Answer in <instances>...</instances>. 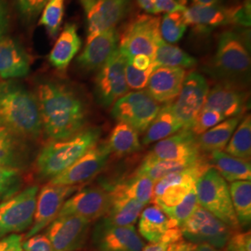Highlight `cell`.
Returning a JSON list of instances; mask_svg holds the SVG:
<instances>
[{"instance_id":"1","label":"cell","mask_w":251,"mask_h":251,"mask_svg":"<svg viewBox=\"0 0 251 251\" xmlns=\"http://www.w3.org/2000/svg\"><path fill=\"white\" fill-rule=\"evenodd\" d=\"M43 134L50 141L65 140L86 128L90 109L83 94L67 82L44 78L36 83Z\"/></svg>"},{"instance_id":"2","label":"cell","mask_w":251,"mask_h":251,"mask_svg":"<svg viewBox=\"0 0 251 251\" xmlns=\"http://www.w3.org/2000/svg\"><path fill=\"white\" fill-rule=\"evenodd\" d=\"M0 125L29 142L43 135V127L35 92L15 80L0 83Z\"/></svg>"},{"instance_id":"3","label":"cell","mask_w":251,"mask_h":251,"mask_svg":"<svg viewBox=\"0 0 251 251\" xmlns=\"http://www.w3.org/2000/svg\"><path fill=\"white\" fill-rule=\"evenodd\" d=\"M250 39L248 28L221 34L216 53L204 66V71L218 83L248 89L251 82Z\"/></svg>"},{"instance_id":"4","label":"cell","mask_w":251,"mask_h":251,"mask_svg":"<svg viewBox=\"0 0 251 251\" xmlns=\"http://www.w3.org/2000/svg\"><path fill=\"white\" fill-rule=\"evenodd\" d=\"M99 127H86L77 134L60 140L50 141L36 157V173L41 180H50L71 167L81 156L99 143Z\"/></svg>"},{"instance_id":"5","label":"cell","mask_w":251,"mask_h":251,"mask_svg":"<svg viewBox=\"0 0 251 251\" xmlns=\"http://www.w3.org/2000/svg\"><path fill=\"white\" fill-rule=\"evenodd\" d=\"M196 193L199 206L209 211L233 231L240 229L233 209L229 186L214 168L209 167L198 178Z\"/></svg>"},{"instance_id":"6","label":"cell","mask_w":251,"mask_h":251,"mask_svg":"<svg viewBox=\"0 0 251 251\" xmlns=\"http://www.w3.org/2000/svg\"><path fill=\"white\" fill-rule=\"evenodd\" d=\"M162 40L160 19L152 14L139 15L129 23L121 37L118 50L127 60L144 54L153 59Z\"/></svg>"},{"instance_id":"7","label":"cell","mask_w":251,"mask_h":251,"mask_svg":"<svg viewBox=\"0 0 251 251\" xmlns=\"http://www.w3.org/2000/svg\"><path fill=\"white\" fill-rule=\"evenodd\" d=\"M209 167L205 158H202L191 168L166 175L156 180L153 186L152 203L163 210L178 205L193 189L196 188L198 178Z\"/></svg>"},{"instance_id":"8","label":"cell","mask_w":251,"mask_h":251,"mask_svg":"<svg viewBox=\"0 0 251 251\" xmlns=\"http://www.w3.org/2000/svg\"><path fill=\"white\" fill-rule=\"evenodd\" d=\"M38 186L31 185L0 204V239L25 232L33 225Z\"/></svg>"},{"instance_id":"9","label":"cell","mask_w":251,"mask_h":251,"mask_svg":"<svg viewBox=\"0 0 251 251\" xmlns=\"http://www.w3.org/2000/svg\"><path fill=\"white\" fill-rule=\"evenodd\" d=\"M183 238L194 245L207 244L216 249L226 246L233 230L198 205L193 214L180 226Z\"/></svg>"},{"instance_id":"10","label":"cell","mask_w":251,"mask_h":251,"mask_svg":"<svg viewBox=\"0 0 251 251\" xmlns=\"http://www.w3.org/2000/svg\"><path fill=\"white\" fill-rule=\"evenodd\" d=\"M160 108L159 103L146 90H137L126 93L117 100L111 113L118 122H124L139 133H144Z\"/></svg>"},{"instance_id":"11","label":"cell","mask_w":251,"mask_h":251,"mask_svg":"<svg viewBox=\"0 0 251 251\" xmlns=\"http://www.w3.org/2000/svg\"><path fill=\"white\" fill-rule=\"evenodd\" d=\"M127 59L118 50H115L97 73L94 92L100 105L109 107L127 93L125 67Z\"/></svg>"},{"instance_id":"12","label":"cell","mask_w":251,"mask_h":251,"mask_svg":"<svg viewBox=\"0 0 251 251\" xmlns=\"http://www.w3.org/2000/svg\"><path fill=\"white\" fill-rule=\"evenodd\" d=\"M208 91V83L201 74L193 71L185 76L178 99L172 103L174 114L183 129H191L204 107Z\"/></svg>"},{"instance_id":"13","label":"cell","mask_w":251,"mask_h":251,"mask_svg":"<svg viewBox=\"0 0 251 251\" xmlns=\"http://www.w3.org/2000/svg\"><path fill=\"white\" fill-rule=\"evenodd\" d=\"M91 222L78 216H59L47 227L45 235L54 251L82 250L90 235Z\"/></svg>"},{"instance_id":"14","label":"cell","mask_w":251,"mask_h":251,"mask_svg":"<svg viewBox=\"0 0 251 251\" xmlns=\"http://www.w3.org/2000/svg\"><path fill=\"white\" fill-rule=\"evenodd\" d=\"M87 18V42L116 28L124 18L130 0H80Z\"/></svg>"},{"instance_id":"15","label":"cell","mask_w":251,"mask_h":251,"mask_svg":"<svg viewBox=\"0 0 251 251\" xmlns=\"http://www.w3.org/2000/svg\"><path fill=\"white\" fill-rule=\"evenodd\" d=\"M78 190V186L45 184L37 195L36 211L33 225L25 235V239L40 233L59 215L64 202Z\"/></svg>"},{"instance_id":"16","label":"cell","mask_w":251,"mask_h":251,"mask_svg":"<svg viewBox=\"0 0 251 251\" xmlns=\"http://www.w3.org/2000/svg\"><path fill=\"white\" fill-rule=\"evenodd\" d=\"M111 154L107 144H97L71 167L49 182L56 185L78 186L98 175L107 165Z\"/></svg>"},{"instance_id":"17","label":"cell","mask_w":251,"mask_h":251,"mask_svg":"<svg viewBox=\"0 0 251 251\" xmlns=\"http://www.w3.org/2000/svg\"><path fill=\"white\" fill-rule=\"evenodd\" d=\"M111 193L105 186H89L75 192L62 206L59 216L75 215L90 222L99 220L107 213Z\"/></svg>"},{"instance_id":"18","label":"cell","mask_w":251,"mask_h":251,"mask_svg":"<svg viewBox=\"0 0 251 251\" xmlns=\"http://www.w3.org/2000/svg\"><path fill=\"white\" fill-rule=\"evenodd\" d=\"M92 241L99 251H142L145 247L133 225H111L102 218L92 230Z\"/></svg>"},{"instance_id":"19","label":"cell","mask_w":251,"mask_h":251,"mask_svg":"<svg viewBox=\"0 0 251 251\" xmlns=\"http://www.w3.org/2000/svg\"><path fill=\"white\" fill-rule=\"evenodd\" d=\"M139 218V233L148 242L172 241L183 238L179 225L156 205L148 206L142 211Z\"/></svg>"},{"instance_id":"20","label":"cell","mask_w":251,"mask_h":251,"mask_svg":"<svg viewBox=\"0 0 251 251\" xmlns=\"http://www.w3.org/2000/svg\"><path fill=\"white\" fill-rule=\"evenodd\" d=\"M249 93L247 89L230 84L218 83L208 91L204 107L222 114L225 119L241 117L248 108Z\"/></svg>"},{"instance_id":"21","label":"cell","mask_w":251,"mask_h":251,"mask_svg":"<svg viewBox=\"0 0 251 251\" xmlns=\"http://www.w3.org/2000/svg\"><path fill=\"white\" fill-rule=\"evenodd\" d=\"M149 157L158 160H179L201 156L198 136L191 129H180L176 134L163 139L155 144Z\"/></svg>"},{"instance_id":"22","label":"cell","mask_w":251,"mask_h":251,"mask_svg":"<svg viewBox=\"0 0 251 251\" xmlns=\"http://www.w3.org/2000/svg\"><path fill=\"white\" fill-rule=\"evenodd\" d=\"M34 160L32 142L0 125V167L26 171Z\"/></svg>"},{"instance_id":"23","label":"cell","mask_w":251,"mask_h":251,"mask_svg":"<svg viewBox=\"0 0 251 251\" xmlns=\"http://www.w3.org/2000/svg\"><path fill=\"white\" fill-rule=\"evenodd\" d=\"M119 37L117 29L113 28L87 42L76 59L78 68L87 73L98 71L118 48Z\"/></svg>"},{"instance_id":"24","label":"cell","mask_w":251,"mask_h":251,"mask_svg":"<svg viewBox=\"0 0 251 251\" xmlns=\"http://www.w3.org/2000/svg\"><path fill=\"white\" fill-rule=\"evenodd\" d=\"M32 59L25 48L14 38H0V78L14 80L26 76L31 69Z\"/></svg>"},{"instance_id":"25","label":"cell","mask_w":251,"mask_h":251,"mask_svg":"<svg viewBox=\"0 0 251 251\" xmlns=\"http://www.w3.org/2000/svg\"><path fill=\"white\" fill-rule=\"evenodd\" d=\"M185 76L182 68L158 66L152 71L146 91L158 103H171L178 97Z\"/></svg>"},{"instance_id":"26","label":"cell","mask_w":251,"mask_h":251,"mask_svg":"<svg viewBox=\"0 0 251 251\" xmlns=\"http://www.w3.org/2000/svg\"><path fill=\"white\" fill-rule=\"evenodd\" d=\"M183 15L187 25L198 34H209L216 28L231 25L230 9L224 6L194 4L185 9Z\"/></svg>"},{"instance_id":"27","label":"cell","mask_w":251,"mask_h":251,"mask_svg":"<svg viewBox=\"0 0 251 251\" xmlns=\"http://www.w3.org/2000/svg\"><path fill=\"white\" fill-rule=\"evenodd\" d=\"M82 41L74 24H66L49 55V62L59 72H65L80 50Z\"/></svg>"},{"instance_id":"28","label":"cell","mask_w":251,"mask_h":251,"mask_svg":"<svg viewBox=\"0 0 251 251\" xmlns=\"http://www.w3.org/2000/svg\"><path fill=\"white\" fill-rule=\"evenodd\" d=\"M111 193V204L107 213L102 217L111 225L131 226L138 221L144 205L134 199L117 193Z\"/></svg>"},{"instance_id":"29","label":"cell","mask_w":251,"mask_h":251,"mask_svg":"<svg viewBox=\"0 0 251 251\" xmlns=\"http://www.w3.org/2000/svg\"><path fill=\"white\" fill-rule=\"evenodd\" d=\"M182 129L181 125L174 114L172 103H168L160 108L156 117L145 130L142 143L144 145L159 142Z\"/></svg>"},{"instance_id":"30","label":"cell","mask_w":251,"mask_h":251,"mask_svg":"<svg viewBox=\"0 0 251 251\" xmlns=\"http://www.w3.org/2000/svg\"><path fill=\"white\" fill-rule=\"evenodd\" d=\"M241 117H232L224 120L198 137L200 152H220L224 150L239 124Z\"/></svg>"},{"instance_id":"31","label":"cell","mask_w":251,"mask_h":251,"mask_svg":"<svg viewBox=\"0 0 251 251\" xmlns=\"http://www.w3.org/2000/svg\"><path fill=\"white\" fill-rule=\"evenodd\" d=\"M154 182V180L146 176L135 174L127 179H121L116 184L109 185L106 188L110 192L134 199L145 206L152 201Z\"/></svg>"},{"instance_id":"32","label":"cell","mask_w":251,"mask_h":251,"mask_svg":"<svg viewBox=\"0 0 251 251\" xmlns=\"http://www.w3.org/2000/svg\"><path fill=\"white\" fill-rule=\"evenodd\" d=\"M211 161L214 169L227 181L251 180V162L243 160L227 152H211Z\"/></svg>"},{"instance_id":"33","label":"cell","mask_w":251,"mask_h":251,"mask_svg":"<svg viewBox=\"0 0 251 251\" xmlns=\"http://www.w3.org/2000/svg\"><path fill=\"white\" fill-rule=\"evenodd\" d=\"M203 156L198 158H190V159H179V160H158L153 159L149 156H145L143 163L137 170L136 174L146 176L152 180L156 181L158 179L169 175L171 173L181 171L191 168L198 164Z\"/></svg>"},{"instance_id":"34","label":"cell","mask_w":251,"mask_h":251,"mask_svg":"<svg viewBox=\"0 0 251 251\" xmlns=\"http://www.w3.org/2000/svg\"><path fill=\"white\" fill-rule=\"evenodd\" d=\"M112 153L118 156L131 154L142 150L139 132L124 122H118L111 131L107 142Z\"/></svg>"},{"instance_id":"35","label":"cell","mask_w":251,"mask_h":251,"mask_svg":"<svg viewBox=\"0 0 251 251\" xmlns=\"http://www.w3.org/2000/svg\"><path fill=\"white\" fill-rule=\"evenodd\" d=\"M152 63L156 67L165 66L185 69L195 67L198 64V60L179 47L171 45L162 39L153 56Z\"/></svg>"},{"instance_id":"36","label":"cell","mask_w":251,"mask_h":251,"mask_svg":"<svg viewBox=\"0 0 251 251\" xmlns=\"http://www.w3.org/2000/svg\"><path fill=\"white\" fill-rule=\"evenodd\" d=\"M229 190L238 225L240 228H247L251 221V181H233Z\"/></svg>"},{"instance_id":"37","label":"cell","mask_w":251,"mask_h":251,"mask_svg":"<svg viewBox=\"0 0 251 251\" xmlns=\"http://www.w3.org/2000/svg\"><path fill=\"white\" fill-rule=\"evenodd\" d=\"M226 152L234 157L250 161L251 156V115L244 117L236 126L233 136L226 145Z\"/></svg>"},{"instance_id":"38","label":"cell","mask_w":251,"mask_h":251,"mask_svg":"<svg viewBox=\"0 0 251 251\" xmlns=\"http://www.w3.org/2000/svg\"><path fill=\"white\" fill-rule=\"evenodd\" d=\"M65 0H49L41 12L39 25L44 27L49 36L55 38L60 32L64 16Z\"/></svg>"},{"instance_id":"39","label":"cell","mask_w":251,"mask_h":251,"mask_svg":"<svg viewBox=\"0 0 251 251\" xmlns=\"http://www.w3.org/2000/svg\"><path fill=\"white\" fill-rule=\"evenodd\" d=\"M183 11L167 13L160 21V35L167 43H177L187 29Z\"/></svg>"},{"instance_id":"40","label":"cell","mask_w":251,"mask_h":251,"mask_svg":"<svg viewBox=\"0 0 251 251\" xmlns=\"http://www.w3.org/2000/svg\"><path fill=\"white\" fill-rule=\"evenodd\" d=\"M24 178L22 171L0 167V201L7 200L22 191Z\"/></svg>"},{"instance_id":"41","label":"cell","mask_w":251,"mask_h":251,"mask_svg":"<svg viewBox=\"0 0 251 251\" xmlns=\"http://www.w3.org/2000/svg\"><path fill=\"white\" fill-rule=\"evenodd\" d=\"M198 206V198L195 188L193 189L178 205L164 211L170 216L172 220H174L180 227L189 217L193 214V212Z\"/></svg>"},{"instance_id":"42","label":"cell","mask_w":251,"mask_h":251,"mask_svg":"<svg viewBox=\"0 0 251 251\" xmlns=\"http://www.w3.org/2000/svg\"><path fill=\"white\" fill-rule=\"evenodd\" d=\"M156 68L155 64L152 63V65L146 70H139L135 68L126 61L125 67L126 81L127 88L133 90H143L146 88L148 80L152 75V71Z\"/></svg>"},{"instance_id":"43","label":"cell","mask_w":251,"mask_h":251,"mask_svg":"<svg viewBox=\"0 0 251 251\" xmlns=\"http://www.w3.org/2000/svg\"><path fill=\"white\" fill-rule=\"evenodd\" d=\"M224 120H225L224 116L215 110L202 108L198 117H196L191 127V130L193 131L194 134L200 136L209 128L223 122Z\"/></svg>"},{"instance_id":"44","label":"cell","mask_w":251,"mask_h":251,"mask_svg":"<svg viewBox=\"0 0 251 251\" xmlns=\"http://www.w3.org/2000/svg\"><path fill=\"white\" fill-rule=\"evenodd\" d=\"M21 17L31 23L42 12L49 0H14Z\"/></svg>"},{"instance_id":"45","label":"cell","mask_w":251,"mask_h":251,"mask_svg":"<svg viewBox=\"0 0 251 251\" xmlns=\"http://www.w3.org/2000/svg\"><path fill=\"white\" fill-rule=\"evenodd\" d=\"M196 245L186 241L184 238L177 241H161L151 243L144 247L142 251H194Z\"/></svg>"},{"instance_id":"46","label":"cell","mask_w":251,"mask_h":251,"mask_svg":"<svg viewBox=\"0 0 251 251\" xmlns=\"http://www.w3.org/2000/svg\"><path fill=\"white\" fill-rule=\"evenodd\" d=\"M230 9L231 24L239 26L250 28L251 26V0H246L242 4Z\"/></svg>"},{"instance_id":"47","label":"cell","mask_w":251,"mask_h":251,"mask_svg":"<svg viewBox=\"0 0 251 251\" xmlns=\"http://www.w3.org/2000/svg\"><path fill=\"white\" fill-rule=\"evenodd\" d=\"M227 251H251V233L250 231H235L226 244Z\"/></svg>"},{"instance_id":"48","label":"cell","mask_w":251,"mask_h":251,"mask_svg":"<svg viewBox=\"0 0 251 251\" xmlns=\"http://www.w3.org/2000/svg\"><path fill=\"white\" fill-rule=\"evenodd\" d=\"M24 251H54L45 233H38L22 244Z\"/></svg>"},{"instance_id":"49","label":"cell","mask_w":251,"mask_h":251,"mask_svg":"<svg viewBox=\"0 0 251 251\" xmlns=\"http://www.w3.org/2000/svg\"><path fill=\"white\" fill-rule=\"evenodd\" d=\"M152 3L155 14L184 11L186 9L177 0H152Z\"/></svg>"},{"instance_id":"50","label":"cell","mask_w":251,"mask_h":251,"mask_svg":"<svg viewBox=\"0 0 251 251\" xmlns=\"http://www.w3.org/2000/svg\"><path fill=\"white\" fill-rule=\"evenodd\" d=\"M23 244V236L14 233L0 239V251H15Z\"/></svg>"},{"instance_id":"51","label":"cell","mask_w":251,"mask_h":251,"mask_svg":"<svg viewBox=\"0 0 251 251\" xmlns=\"http://www.w3.org/2000/svg\"><path fill=\"white\" fill-rule=\"evenodd\" d=\"M10 23L9 6L6 0H0V38L6 36Z\"/></svg>"},{"instance_id":"52","label":"cell","mask_w":251,"mask_h":251,"mask_svg":"<svg viewBox=\"0 0 251 251\" xmlns=\"http://www.w3.org/2000/svg\"><path fill=\"white\" fill-rule=\"evenodd\" d=\"M128 63L131 65H133L135 68L139 69V70H146L147 68H149L152 64V60L144 54H139L136 55L134 57H132L131 59L127 60Z\"/></svg>"},{"instance_id":"53","label":"cell","mask_w":251,"mask_h":251,"mask_svg":"<svg viewBox=\"0 0 251 251\" xmlns=\"http://www.w3.org/2000/svg\"><path fill=\"white\" fill-rule=\"evenodd\" d=\"M140 8L144 9L145 12H147L148 14H152L155 15V11L152 6V0H137Z\"/></svg>"},{"instance_id":"54","label":"cell","mask_w":251,"mask_h":251,"mask_svg":"<svg viewBox=\"0 0 251 251\" xmlns=\"http://www.w3.org/2000/svg\"><path fill=\"white\" fill-rule=\"evenodd\" d=\"M195 4L207 6H221L225 0H193Z\"/></svg>"},{"instance_id":"55","label":"cell","mask_w":251,"mask_h":251,"mask_svg":"<svg viewBox=\"0 0 251 251\" xmlns=\"http://www.w3.org/2000/svg\"><path fill=\"white\" fill-rule=\"evenodd\" d=\"M194 251H218L216 248L210 246V245H207V244H200L196 246V249Z\"/></svg>"},{"instance_id":"56","label":"cell","mask_w":251,"mask_h":251,"mask_svg":"<svg viewBox=\"0 0 251 251\" xmlns=\"http://www.w3.org/2000/svg\"><path fill=\"white\" fill-rule=\"evenodd\" d=\"M179 3L181 4V5H183V6H185V4H186V2H187V0H179Z\"/></svg>"},{"instance_id":"57","label":"cell","mask_w":251,"mask_h":251,"mask_svg":"<svg viewBox=\"0 0 251 251\" xmlns=\"http://www.w3.org/2000/svg\"><path fill=\"white\" fill-rule=\"evenodd\" d=\"M23 251V248H22V247H20V248H19V249H17V250H16V251Z\"/></svg>"}]
</instances>
